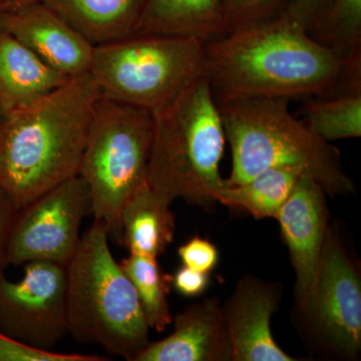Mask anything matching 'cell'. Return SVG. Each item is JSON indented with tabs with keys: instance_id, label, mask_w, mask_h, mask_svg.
I'll list each match as a JSON object with an SVG mask.
<instances>
[{
	"instance_id": "cell-15",
	"label": "cell",
	"mask_w": 361,
	"mask_h": 361,
	"mask_svg": "<svg viewBox=\"0 0 361 361\" xmlns=\"http://www.w3.org/2000/svg\"><path fill=\"white\" fill-rule=\"evenodd\" d=\"M71 78L0 30V116L39 101Z\"/></svg>"
},
{
	"instance_id": "cell-19",
	"label": "cell",
	"mask_w": 361,
	"mask_h": 361,
	"mask_svg": "<svg viewBox=\"0 0 361 361\" xmlns=\"http://www.w3.org/2000/svg\"><path fill=\"white\" fill-rule=\"evenodd\" d=\"M302 174V169L292 166L267 169L244 184H224L216 194V201L246 211L256 219L275 218Z\"/></svg>"
},
{
	"instance_id": "cell-27",
	"label": "cell",
	"mask_w": 361,
	"mask_h": 361,
	"mask_svg": "<svg viewBox=\"0 0 361 361\" xmlns=\"http://www.w3.org/2000/svg\"><path fill=\"white\" fill-rule=\"evenodd\" d=\"M18 209L6 194L0 191V273L4 272L7 263V247L11 228L18 213Z\"/></svg>"
},
{
	"instance_id": "cell-2",
	"label": "cell",
	"mask_w": 361,
	"mask_h": 361,
	"mask_svg": "<svg viewBox=\"0 0 361 361\" xmlns=\"http://www.w3.org/2000/svg\"><path fill=\"white\" fill-rule=\"evenodd\" d=\"M99 97L89 71L0 116V191L18 210L78 175Z\"/></svg>"
},
{
	"instance_id": "cell-25",
	"label": "cell",
	"mask_w": 361,
	"mask_h": 361,
	"mask_svg": "<svg viewBox=\"0 0 361 361\" xmlns=\"http://www.w3.org/2000/svg\"><path fill=\"white\" fill-rule=\"evenodd\" d=\"M183 264L191 269L208 274L218 262V251L208 240L194 237L178 249Z\"/></svg>"
},
{
	"instance_id": "cell-14",
	"label": "cell",
	"mask_w": 361,
	"mask_h": 361,
	"mask_svg": "<svg viewBox=\"0 0 361 361\" xmlns=\"http://www.w3.org/2000/svg\"><path fill=\"white\" fill-rule=\"evenodd\" d=\"M276 296L269 287L244 282L223 310L229 336L231 360L237 361H294L277 345L270 319Z\"/></svg>"
},
{
	"instance_id": "cell-5",
	"label": "cell",
	"mask_w": 361,
	"mask_h": 361,
	"mask_svg": "<svg viewBox=\"0 0 361 361\" xmlns=\"http://www.w3.org/2000/svg\"><path fill=\"white\" fill-rule=\"evenodd\" d=\"M153 116L149 186L171 202H216V194L225 184L219 165L226 135L206 73Z\"/></svg>"
},
{
	"instance_id": "cell-24",
	"label": "cell",
	"mask_w": 361,
	"mask_h": 361,
	"mask_svg": "<svg viewBox=\"0 0 361 361\" xmlns=\"http://www.w3.org/2000/svg\"><path fill=\"white\" fill-rule=\"evenodd\" d=\"M97 355L59 353L32 348L0 330V361H106Z\"/></svg>"
},
{
	"instance_id": "cell-4",
	"label": "cell",
	"mask_w": 361,
	"mask_h": 361,
	"mask_svg": "<svg viewBox=\"0 0 361 361\" xmlns=\"http://www.w3.org/2000/svg\"><path fill=\"white\" fill-rule=\"evenodd\" d=\"M109 233L94 221L66 264V325L80 344L135 361L148 346L149 327L134 285L116 262Z\"/></svg>"
},
{
	"instance_id": "cell-13",
	"label": "cell",
	"mask_w": 361,
	"mask_h": 361,
	"mask_svg": "<svg viewBox=\"0 0 361 361\" xmlns=\"http://www.w3.org/2000/svg\"><path fill=\"white\" fill-rule=\"evenodd\" d=\"M231 360L223 310L210 300L194 304L176 316L174 331L149 342L135 361H213Z\"/></svg>"
},
{
	"instance_id": "cell-17",
	"label": "cell",
	"mask_w": 361,
	"mask_h": 361,
	"mask_svg": "<svg viewBox=\"0 0 361 361\" xmlns=\"http://www.w3.org/2000/svg\"><path fill=\"white\" fill-rule=\"evenodd\" d=\"M172 202L155 191L149 182L128 199L121 214V243L130 254L158 258L173 243L175 217Z\"/></svg>"
},
{
	"instance_id": "cell-3",
	"label": "cell",
	"mask_w": 361,
	"mask_h": 361,
	"mask_svg": "<svg viewBox=\"0 0 361 361\" xmlns=\"http://www.w3.org/2000/svg\"><path fill=\"white\" fill-rule=\"evenodd\" d=\"M217 104L232 149L227 186L244 184L267 169L292 166L302 169L326 193L355 191L338 149L297 120L289 111L288 99L235 97Z\"/></svg>"
},
{
	"instance_id": "cell-20",
	"label": "cell",
	"mask_w": 361,
	"mask_h": 361,
	"mask_svg": "<svg viewBox=\"0 0 361 361\" xmlns=\"http://www.w3.org/2000/svg\"><path fill=\"white\" fill-rule=\"evenodd\" d=\"M120 265L134 285L149 329L165 331L173 322L167 298L170 284L157 258L130 254Z\"/></svg>"
},
{
	"instance_id": "cell-28",
	"label": "cell",
	"mask_w": 361,
	"mask_h": 361,
	"mask_svg": "<svg viewBox=\"0 0 361 361\" xmlns=\"http://www.w3.org/2000/svg\"><path fill=\"white\" fill-rule=\"evenodd\" d=\"M176 290L182 295L194 297L200 295L206 290L209 284L207 273L191 269L183 266L176 272L172 279Z\"/></svg>"
},
{
	"instance_id": "cell-8",
	"label": "cell",
	"mask_w": 361,
	"mask_h": 361,
	"mask_svg": "<svg viewBox=\"0 0 361 361\" xmlns=\"http://www.w3.org/2000/svg\"><path fill=\"white\" fill-rule=\"evenodd\" d=\"M92 216L87 183L80 176L61 183L21 208L9 235L8 265L51 261L66 265L80 246V226Z\"/></svg>"
},
{
	"instance_id": "cell-26",
	"label": "cell",
	"mask_w": 361,
	"mask_h": 361,
	"mask_svg": "<svg viewBox=\"0 0 361 361\" xmlns=\"http://www.w3.org/2000/svg\"><path fill=\"white\" fill-rule=\"evenodd\" d=\"M331 0H288L283 13L294 18L314 35Z\"/></svg>"
},
{
	"instance_id": "cell-29",
	"label": "cell",
	"mask_w": 361,
	"mask_h": 361,
	"mask_svg": "<svg viewBox=\"0 0 361 361\" xmlns=\"http://www.w3.org/2000/svg\"><path fill=\"white\" fill-rule=\"evenodd\" d=\"M1 1L4 11H9L30 6L35 2H39L40 0H1Z\"/></svg>"
},
{
	"instance_id": "cell-1",
	"label": "cell",
	"mask_w": 361,
	"mask_h": 361,
	"mask_svg": "<svg viewBox=\"0 0 361 361\" xmlns=\"http://www.w3.org/2000/svg\"><path fill=\"white\" fill-rule=\"evenodd\" d=\"M204 56L217 103L361 92V56L342 59L283 13L205 42Z\"/></svg>"
},
{
	"instance_id": "cell-11",
	"label": "cell",
	"mask_w": 361,
	"mask_h": 361,
	"mask_svg": "<svg viewBox=\"0 0 361 361\" xmlns=\"http://www.w3.org/2000/svg\"><path fill=\"white\" fill-rule=\"evenodd\" d=\"M0 30L61 75L73 78L90 70L94 45L42 2L4 11Z\"/></svg>"
},
{
	"instance_id": "cell-12",
	"label": "cell",
	"mask_w": 361,
	"mask_h": 361,
	"mask_svg": "<svg viewBox=\"0 0 361 361\" xmlns=\"http://www.w3.org/2000/svg\"><path fill=\"white\" fill-rule=\"evenodd\" d=\"M325 191L310 175L298 178L279 209L282 235L297 277V293L305 305L314 286L325 242Z\"/></svg>"
},
{
	"instance_id": "cell-7",
	"label": "cell",
	"mask_w": 361,
	"mask_h": 361,
	"mask_svg": "<svg viewBox=\"0 0 361 361\" xmlns=\"http://www.w3.org/2000/svg\"><path fill=\"white\" fill-rule=\"evenodd\" d=\"M90 73L102 97L155 114L205 75L204 42L135 35L94 47Z\"/></svg>"
},
{
	"instance_id": "cell-21",
	"label": "cell",
	"mask_w": 361,
	"mask_h": 361,
	"mask_svg": "<svg viewBox=\"0 0 361 361\" xmlns=\"http://www.w3.org/2000/svg\"><path fill=\"white\" fill-rule=\"evenodd\" d=\"M304 123L326 142L361 135V92L318 97L306 106Z\"/></svg>"
},
{
	"instance_id": "cell-30",
	"label": "cell",
	"mask_w": 361,
	"mask_h": 361,
	"mask_svg": "<svg viewBox=\"0 0 361 361\" xmlns=\"http://www.w3.org/2000/svg\"><path fill=\"white\" fill-rule=\"evenodd\" d=\"M2 13H4V8H2V1L0 0V16H1Z\"/></svg>"
},
{
	"instance_id": "cell-18",
	"label": "cell",
	"mask_w": 361,
	"mask_h": 361,
	"mask_svg": "<svg viewBox=\"0 0 361 361\" xmlns=\"http://www.w3.org/2000/svg\"><path fill=\"white\" fill-rule=\"evenodd\" d=\"M135 35H173L202 42L226 35L222 0H147Z\"/></svg>"
},
{
	"instance_id": "cell-6",
	"label": "cell",
	"mask_w": 361,
	"mask_h": 361,
	"mask_svg": "<svg viewBox=\"0 0 361 361\" xmlns=\"http://www.w3.org/2000/svg\"><path fill=\"white\" fill-rule=\"evenodd\" d=\"M153 114L102 97L90 121L78 176L89 188L94 221L121 243V214L128 199L148 182Z\"/></svg>"
},
{
	"instance_id": "cell-22",
	"label": "cell",
	"mask_w": 361,
	"mask_h": 361,
	"mask_svg": "<svg viewBox=\"0 0 361 361\" xmlns=\"http://www.w3.org/2000/svg\"><path fill=\"white\" fill-rule=\"evenodd\" d=\"M313 37L342 59L361 56V0H331Z\"/></svg>"
},
{
	"instance_id": "cell-10",
	"label": "cell",
	"mask_w": 361,
	"mask_h": 361,
	"mask_svg": "<svg viewBox=\"0 0 361 361\" xmlns=\"http://www.w3.org/2000/svg\"><path fill=\"white\" fill-rule=\"evenodd\" d=\"M304 307L316 326L342 353L361 345V287L355 266L332 236L325 240L314 286Z\"/></svg>"
},
{
	"instance_id": "cell-16",
	"label": "cell",
	"mask_w": 361,
	"mask_h": 361,
	"mask_svg": "<svg viewBox=\"0 0 361 361\" xmlns=\"http://www.w3.org/2000/svg\"><path fill=\"white\" fill-rule=\"evenodd\" d=\"M147 0H40L90 44L133 37Z\"/></svg>"
},
{
	"instance_id": "cell-23",
	"label": "cell",
	"mask_w": 361,
	"mask_h": 361,
	"mask_svg": "<svg viewBox=\"0 0 361 361\" xmlns=\"http://www.w3.org/2000/svg\"><path fill=\"white\" fill-rule=\"evenodd\" d=\"M288 0H222L226 35L280 16Z\"/></svg>"
},
{
	"instance_id": "cell-9",
	"label": "cell",
	"mask_w": 361,
	"mask_h": 361,
	"mask_svg": "<svg viewBox=\"0 0 361 361\" xmlns=\"http://www.w3.org/2000/svg\"><path fill=\"white\" fill-rule=\"evenodd\" d=\"M0 330L32 348L56 350L68 336L66 266L28 262L18 282L0 273Z\"/></svg>"
}]
</instances>
